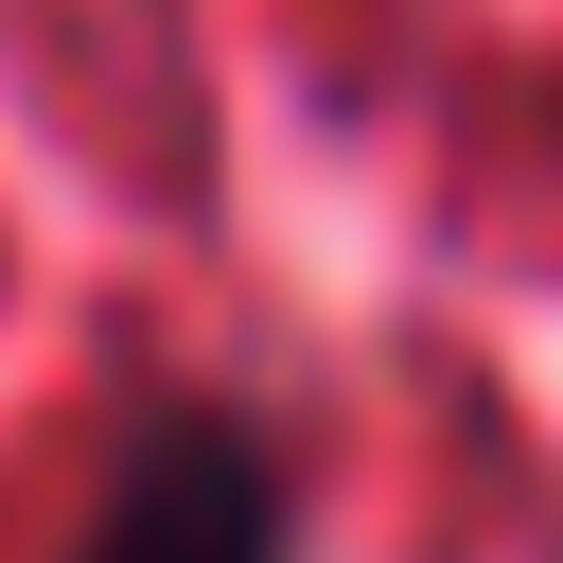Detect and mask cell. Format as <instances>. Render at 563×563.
I'll return each instance as SVG.
<instances>
[{
	"label": "cell",
	"instance_id": "obj_1",
	"mask_svg": "<svg viewBox=\"0 0 563 563\" xmlns=\"http://www.w3.org/2000/svg\"><path fill=\"white\" fill-rule=\"evenodd\" d=\"M70 563H299V493H282L264 422L158 405V422L106 440V475L70 510Z\"/></svg>",
	"mask_w": 563,
	"mask_h": 563
}]
</instances>
